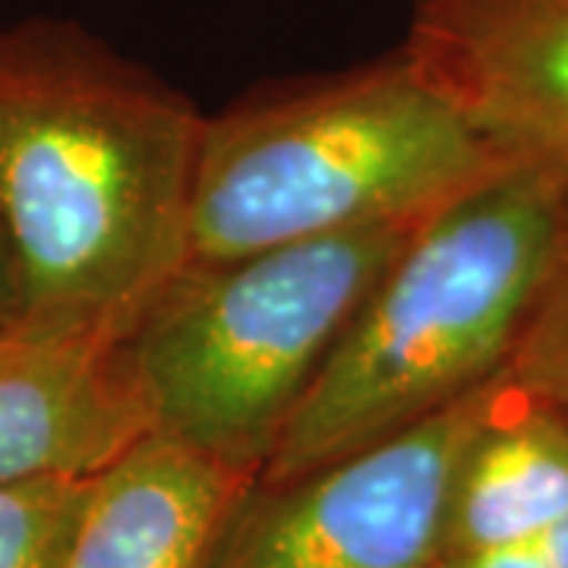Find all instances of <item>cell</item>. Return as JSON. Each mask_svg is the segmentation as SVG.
Returning a JSON list of instances; mask_svg holds the SVG:
<instances>
[{"mask_svg": "<svg viewBox=\"0 0 568 568\" xmlns=\"http://www.w3.org/2000/svg\"><path fill=\"white\" fill-rule=\"evenodd\" d=\"M429 568H547L534 544H503V547L446 552Z\"/></svg>", "mask_w": 568, "mask_h": 568, "instance_id": "7c38bea8", "label": "cell"}, {"mask_svg": "<svg viewBox=\"0 0 568 568\" xmlns=\"http://www.w3.org/2000/svg\"><path fill=\"white\" fill-rule=\"evenodd\" d=\"M205 118L85 29H0V227L20 325L123 342L190 263Z\"/></svg>", "mask_w": 568, "mask_h": 568, "instance_id": "6da1fadb", "label": "cell"}, {"mask_svg": "<svg viewBox=\"0 0 568 568\" xmlns=\"http://www.w3.org/2000/svg\"><path fill=\"white\" fill-rule=\"evenodd\" d=\"M405 51L503 162L568 196V0H410Z\"/></svg>", "mask_w": 568, "mask_h": 568, "instance_id": "8992f818", "label": "cell"}, {"mask_svg": "<svg viewBox=\"0 0 568 568\" xmlns=\"http://www.w3.org/2000/svg\"><path fill=\"white\" fill-rule=\"evenodd\" d=\"M506 376L568 417V215L552 272L515 345Z\"/></svg>", "mask_w": 568, "mask_h": 568, "instance_id": "8fae6325", "label": "cell"}, {"mask_svg": "<svg viewBox=\"0 0 568 568\" xmlns=\"http://www.w3.org/2000/svg\"><path fill=\"white\" fill-rule=\"evenodd\" d=\"M530 544L540 552L547 568H568V511L562 518H556L549 528L540 530Z\"/></svg>", "mask_w": 568, "mask_h": 568, "instance_id": "5bb4252c", "label": "cell"}, {"mask_svg": "<svg viewBox=\"0 0 568 568\" xmlns=\"http://www.w3.org/2000/svg\"><path fill=\"white\" fill-rule=\"evenodd\" d=\"M503 164L402 48L205 118L190 260L417 224Z\"/></svg>", "mask_w": 568, "mask_h": 568, "instance_id": "3957f363", "label": "cell"}, {"mask_svg": "<svg viewBox=\"0 0 568 568\" xmlns=\"http://www.w3.org/2000/svg\"><path fill=\"white\" fill-rule=\"evenodd\" d=\"M503 383L294 480L253 484L205 568H429L455 467Z\"/></svg>", "mask_w": 568, "mask_h": 568, "instance_id": "5b68a950", "label": "cell"}, {"mask_svg": "<svg viewBox=\"0 0 568 568\" xmlns=\"http://www.w3.org/2000/svg\"><path fill=\"white\" fill-rule=\"evenodd\" d=\"M152 433L123 342L0 332V484L99 477Z\"/></svg>", "mask_w": 568, "mask_h": 568, "instance_id": "52a82bcc", "label": "cell"}, {"mask_svg": "<svg viewBox=\"0 0 568 568\" xmlns=\"http://www.w3.org/2000/svg\"><path fill=\"white\" fill-rule=\"evenodd\" d=\"M256 474L142 436L92 484L67 568H205Z\"/></svg>", "mask_w": 568, "mask_h": 568, "instance_id": "ba28073f", "label": "cell"}, {"mask_svg": "<svg viewBox=\"0 0 568 568\" xmlns=\"http://www.w3.org/2000/svg\"><path fill=\"white\" fill-rule=\"evenodd\" d=\"M95 477L0 484V568H67Z\"/></svg>", "mask_w": 568, "mask_h": 568, "instance_id": "30bf717a", "label": "cell"}, {"mask_svg": "<svg viewBox=\"0 0 568 568\" xmlns=\"http://www.w3.org/2000/svg\"><path fill=\"white\" fill-rule=\"evenodd\" d=\"M20 278H17L10 244H7L3 227H0V332L20 323Z\"/></svg>", "mask_w": 568, "mask_h": 568, "instance_id": "4fadbf2b", "label": "cell"}, {"mask_svg": "<svg viewBox=\"0 0 568 568\" xmlns=\"http://www.w3.org/2000/svg\"><path fill=\"white\" fill-rule=\"evenodd\" d=\"M568 196L503 164L417 224L357 306L256 484L383 443L506 373L547 284Z\"/></svg>", "mask_w": 568, "mask_h": 568, "instance_id": "7a4b0ae2", "label": "cell"}, {"mask_svg": "<svg viewBox=\"0 0 568 568\" xmlns=\"http://www.w3.org/2000/svg\"><path fill=\"white\" fill-rule=\"evenodd\" d=\"M417 224L219 263L190 260L123 338L152 433L260 477L357 306Z\"/></svg>", "mask_w": 568, "mask_h": 568, "instance_id": "277c9868", "label": "cell"}, {"mask_svg": "<svg viewBox=\"0 0 568 568\" xmlns=\"http://www.w3.org/2000/svg\"><path fill=\"white\" fill-rule=\"evenodd\" d=\"M568 511V417L506 376L448 489L443 549L528 544Z\"/></svg>", "mask_w": 568, "mask_h": 568, "instance_id": "9c48e42d", "label": "cell"}]
</instances>
